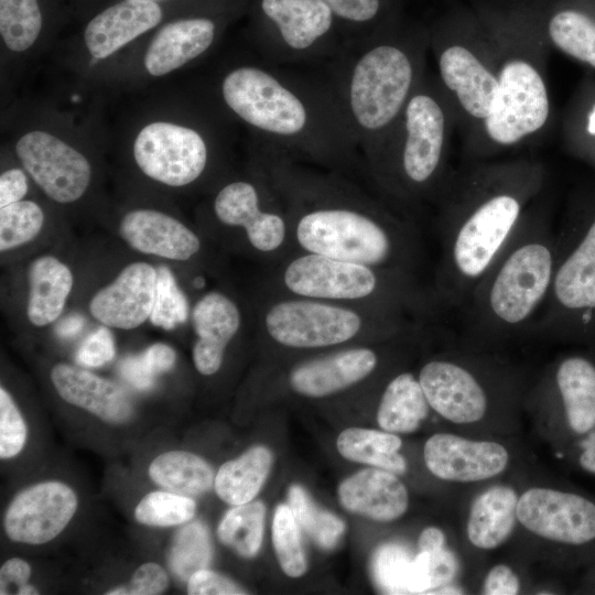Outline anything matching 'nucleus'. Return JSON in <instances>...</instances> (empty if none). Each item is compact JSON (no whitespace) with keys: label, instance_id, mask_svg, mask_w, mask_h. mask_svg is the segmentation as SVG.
<instances>
[{"label":"nucleus","instance_id":"obj_1","mask_svg":"<svg viewBox=\"0 0 595 595\" xmlns=\"http://www.w3.org/2000/svg\"><path fill=\"white\" fill-rule=\"evenodd\" d=\"M251 159L284 205L295 252L418 274L423 244L416 220L340 172L312 169L271 144L255 140Z\"/></svg>","mask_w":595,"mask_h":595},{"label":"nucleus","instance_id":"obj_2","mask_svg":"<svg viewBox=\"0 0 595 595\" xmlns=\"http://www.w3.org/2000/svg\"><path fill=\"white\" fill-rule=\"evenodd\" d=\"M550 184L549 169L537 158L461 161L452 167L432 206L441 253L430 286L444 312L461 309Z\"/></svg>","mask_w":595,"mask_h":595},{"label":"nucleus","instance_id":"obj_3","mask_svg":"<svg viewBox=\"0 0 595 595\" xmlns=\"http://www.w3.org/2000/svg\"><path fill=\"white\" fill-rule=\"evenodd\" d=\"M213 99L218 113L256 141L301 162L337 172L358 162L359 150L325 80L295 76L264 60H239L219 72Z\"/></svg>","mask_w":595,"mask_h":595},{"label":"nucleus","instance_id":"obj_4","mask_svg":"<svg viewBox=\"0 0 595 595\" xmlns=\"http://www.w3.org/2000/svg\"><path fill=\"white\" fill-rule=\"evenodd\" d=\"M497 54L498 95L488 119L462 139L461 161L491 160L531 147L551 128L550 46L528 0H472Z\"/></svg>","mask_w":595,"mask_h":595},{"label":"nucleus","instance_id":"obj_5","mask_svg":"<svg viewBox=\"0 0 595 595\" xmlns=\"http://www.w3.org/2000/svg\"><path fill=\"white\" fill-rule=\"evenodd\" d=\"M429 26L402 15L344 42L325 80L365 165L380 152L428 72Z\"/></svg>","mask_w":595,"mask_h":595},{"label":"nucleus","instance_id":"obj_6","mask_svg":"<svg viewBox=\"0 0 595 595\" xmlns=\"http://www.w3.org/2000/svg\"><path fill=\"white\" fill-rule=\"evenodd\" d=\"M555 202L551 183L457 310L470 344L493 345L526 331L543 307L556 262Z\"/></svg>","mask_w":595,"mask_h":595},{"label":"nucleus","instance_id":"obj_7","mask_svg":"<svg viewBox=\"0 0 595 595\" xmlns=\"http://www.w3.org/2000/svg\"><path fill=\"white\" fill-rule=\"evenodd\" d=\"M456 129L452 100L436 75L426 72L380 152L365 165L380 198L414 220L433 206L452 170Z\"/></svg>","mask_w":595,"mask_h":595},{"label":"nucleus","instance_id":"obj_8","mask_svg":"<svg viewBox=\"0 0 595 595\" xmlns=\"http://www.w3.org/2000/svg\"><path fill=\"white\" fill-rule=\"evenodd\" d=\"M203 106L160 101L138 111L123 131L136 169L159 185L182 190L216 175L226 154V136L216 116Z\"/></svg>","mask_w":595,"mask_h":595},{"label":"nucleus","instance_id":"obj_9","mask_svg":"<svg viewBox=\"0 0 595 595\" xmlns=\"http://www.w3.org/2000/svg\"><path fill=\"white\" fill-rule=\"evenodd\" d=\"M253 324L269 348L295 354L407 337L432 326L391 309L260 291Z\"/></svg>","mask_w":595,"mask_h":595},{"label":"nucleus","instance_id":"obj_10","mask_svg":"<svg viewBox=\"0 0 595 595\" xmlns=\"http://www.w3.org/2000/svg\"><path fill=\"white\" fill-rule=\"evenodd\" d=\"M260 292L386 307L432 325L444 311L418 274L294 252L269 266Z\"/></svg>","mask_w":595,"mask_h":595},{"label":"nucleus","instance_id":"obj_11","mask_svg":"<svg viewBox=\"0 0 595 595\" xmlns=\"http://www.w3.org/2000/svg\"><path fill=\"white\" fill-rule=\"evenodd\" d=\"M552 285L527 331L570 343L595 345V178L566 193Z\"/></svg>","mask_w":595,"mask_h":595},{"label":"nucleus","instance_id":"obj_12","mask_svg":"<svg viewBox=\"0 0 595 595\" xmlns=\"http://www.w3.org/2000/svg\"><path fill=\"white\" fill-rule=\"evenodd\" d=\"M9 150L31 181L56 204L83 199L94 181L95 131L46 105H19L6 117Z\"/></svg>","mask_w":595,"mask_h":595},{"label":"nucleus","instance_id":"obj_13","mask_svg":"<svg viewBox=\"0 0 595 595\" xmlns=\"http://www.w3.org/2000/svg\"><path fill=\"white\" fill-rule=\"evenodd\" d=\"M429 26L435 74L452 100L461 139L493 112L498 95V62L489 32L474 7L455 3Z\"/></svg>","mask_w":595,"mask_h":595},{"label":"nucleus","instance_id":"obj_14","mask_svg":"<svg viewBox=\"0 0 595 595\" xmlns=\"http://www.w3.org/2000/svg\"><path fill=\"white\" fill-rule=\"evenodd\" d=\"M248 0H188L125 51L96 79L140 84L163 78L206 57Z\"/></svg>","mask_w":595,"mask_h":595},{"label":"nucleus","instance_id":"obj_15","mask_svg":"<svg viewBox=\"0 0 595 595\" xmlns=\"http://www.w3.org/2000/svg\"><path fill=\"white\" fill-rule=\"evenodd\" d=\"M209 213L223 230L237 235L241 248L269 266L295 252L284 205L252 159L244 173L218 182Z\"/></svg>","mask_w":595,"mask_h":595},{"label":"nucleus","instance_id":"obj_16","mask_svg":"<svg viewBox=\"0 0 595 595\" xmlns=\"http://www.w3.org/2000/svg\"><path fill=\"white\" fill-rule=\"evenodd\" d=\"M252 35L273 64L334 57L343 44L336 18L323 0H255Z\"/></svg>","mask_w":595,"mask_h":595},{"label":"nucleus","instance_id":"obj_17","mask_svg":"<svg viewBox=\"0 0 595 595\" xmlns=\"http://www.w3.org/2000/svg\"><path fill=\"white\" fill-rule=\"evenodd\" d=\"M187 1L119 0L99 7L82 20V29L71 48L72 68L83 78L96 79L125 51Z\"/></svg>","mask_w":595,"mask_h":595},{"label":"nucleus","instance_id":"obj_18","mask_svg":"<svg viewBox=\"0 0 595 595\" xmlns=\"http://www.w3.org/2000/svg\"><path fill=\"white\" fill-rule=\"evenodd\" d=\"M473 358L436 357L425 361L418 379L436 413L453 423L480 421L490 402V380L498 374Z\"/></svg>","mask_w":595,"mask_h":595},{"label":"nucleus","instance_id":"obj_19","mask_svg":"<svg viewBox=\"0 0 595 595\" xmlns=\"http://www.w3.org/2000/svg\"><path fill=\"white\" fill-rule=\"evenodd\" d=\"M517 518L548 541L573 551L595 552V501L582 494L530 488L518 499Z\"/></svg>","mask_w":595,"mask_h":595},{"label":"nucleus","instance_id":"obj_20","mask_svg":"<svg viewBox=\"0 0 595 595\" xmlns=\"http://www.w3.org/2000/svg\"><path fill=\"white\" fill-rule=\"evenodd\" d=\"M73 0H0L1 74L31 64L53 43Z\"/></svg>","mask_w":595,"mask_h":595},{"label":"nucleus","instance_id":"obj_21","mask_svg":"<svg viewBox=\"0 0 595 595\" xmlns=\"http://www.w3.org/2000/svg\"><path fill=\"white\" fill-rule=\"evenodd\" d=\"M383 342L335 348L295 360L284 375L285 387L300 397L314 399L346 391L377 372Z\"/></svg>","mask_w":595,"mask_h":595},{"label":"nucleus","instance_id":"obj_22","mask_svg":"<svg viewBox=\"0 0 595 595\" xmlns=\"http://www.w3.org/2000/svg\"><path fill=\"white\" fill-rule=\"evenodd\" d=\"M77 508V497L67 485L45 482L21 491L10 504L4 529L17 542L43 544L67 526Z\"/></svg>","mask_w":595,"mask_h":595},{"label":"nucleus","instance_id":"obj_23","mask_svg":"<svg viewBox=\"0 0 595 595\" xmlns=\"http://www.w3.org/2000/svg\"><path fill=\"white\" fill-rule=\"evenodd\" d=\"M423 456L434 476L456 483L489 479L502 473L509 463V453L501 444L450 433H436L429 437Z\"/></svg>","mask_w":595,"mask_h":595},{"label":"nucleus","instance_id":"obj_24","mask_svg":"<svg viewBox=\"0 0 595 595\" xmlns=\"http://www.w3.org/2000/svg\"><path fill=\"white\" fill-rule=\"evenodd\" d=\"M158 271L138 261L126 266L89 301L91 316L107 327L133 329L143 324L153 310Z\"/></svg>","mask_w":595,"mask_h":595},{"label":"nucleus","instance_id":"obj_25","mask_svg":"<svg viewBox=\"0 0 595 595\" xmlns=\"http://www.w3.org/2000/svg\"><path fill=\"white\" fill-rule=\"evenodd\" d=\"M550 46L595 72V0H528Z\"/></svg>","mask_w":595,"mask_h":595},{"label":"nucleus","instance_id":"obj_26","mask_svg":"<svg viewBox=\"0 0 595 595\" xmlns=\"http://www.w3.org/2000/svg\"><path fill=\"white\" fill-rule=\"evenodd\" d=\"M191 320L196 336L195 368L203 376H213L221 368L228 346L242 331L245 312L235 298L212 290L197 300Z\"/></svg>","mask_w":595,"mask_h":595},{"label":"nucleus","instance_id":"obj_27","mask_svg":"<svg viewBox=\"0 0 595 595\" xmlns=\"http://www.w3.org/2000/svg\"><path fill=\"white\" fill-rule=\"evenodd\" d=\"M120 237L134 250L174 261L199 255V236L178 218L156 208L136 207L120 218Z\"/></svg>","mask_w":595,"mask_h":595},{"label":"nucleus","instance_id":"obj_28","mask_svg":"<svg viewBox=\"0 0 595 595\" xmlns=\"http://www.w3.org/2000/svg\"><path fill=\"white\" fill-rule=\"evenodd\" d=\"M565 426L577 439L595 429V360L584 354L559 359L547 378Z\"/></svg>","mask_w":595,"mask_h":595},{"label":"nucleus","instance_id":"obj_29","mask_svg":"<svg viewBox=\"0 0 595 595\" xmlns=\"http://www.w3.org/2000/svg\"><path fill=\"white\" fill-rule=\"evenodd\" d=\"M57 393L66 402L87 410L109 423H122L132 415V404L115 382L88 370L57 364L51 371Z\"/></svg>","mask_w":595,"mask_h":595},{"label":"nucleus","instance_id":"obj_30","mask_svg":"<svg viewBox=\"0 0 595 595\" xmlns=\"http://www.w3.org/2000/svg\"><path fill=\"white\" fill-rule=\"evenodd\" d=\"M338 498L345 509L377 521L401 517L409 505L405 486L397 474L382 468H365L338 486Z\"/></svg>","mask_w":595,"mask_h":595},{"label":"nucleus","instance_id":"obj_31","mask_svg":"<svg viewBox=\"0 0 595 595\" xmlns=\"http://www.w3.org/2000/svg\"><path fill=\"white\" fill-rule=\"evenodd\" d=\"M29 298L26 316L36 327L55 322L64 311L73 289L71 269L54 256L34 259L28 270Z\"/></svg>","mask_w":595,"mask_h":595},{"label":"nucleus","instance_id":"obj_32","mask_svg":"<svg viewBox=\"0 0 595 595\" xmlns=\"http://www.w3.org/2000/svg\"><path fill=\"white\" fill-rule=\"evenodd\" d=\"M518 496L506 485L493 486L472 504L467 520L470 543L483 550L501 545L512 533L517 518Z\"/></svg>","mask_w":595,"mask_h":595},{"label":"nucleus","instance_id":"obj_33","mask_svg":"<svg viewBox=\"0 0 595 595\" xmlns=\"http://www.w3.org/2000/svg\"><path fill=\"white\" fill-rule=\"evenodd\" d=\"M564 151L595 172V72L586 69L567 99L560 126Z\"/></svg>","mask_w":595,"mask_h":595},{"label":"nucleus","instance_id":"obj_34","mask_svg":"<svg viewBox=\"0 0 595 595\" xmlns=\"http://www.w3.org/2000/svg\"><path fill=\"white\" fill-rule=\"evenodd\" d=\"M430 408L418 376L401 371L392 376L382 390L377 421L383 431L411 433L428 416Z\"/></svg>","mask_w":595,"mask_h":595},{"label":"nucleus","instance_id":"obj_35","mask_svg":"<svg viewBox=\"0 0 595 595\" xmlns=\"http://www.w3.org/2000/svg\"><path fill=\"white\" fill-rule=\"evenodd\" d=\"M272 465V453L255 446L236 459L224 463L215 477L218 497L230 505H242L257 496Z\"/></svg>","mask_w":595,"mask_h":595},{"label":"nucleus","instance_id":"obj_36","mask_svg":"<svg viewBox=\"0 0 595 595\" xmlns=\"http://www.w3.org/2000/svg\"><path fill=\"white\" fill-rule=\"evenodd\" d=\"M339 454L353 462L367 464L401 475L407 469L399 454L402 445L396 433L360 428L346 429L337 437Z\"/></svg>","mask_w":595,"mask_h":595},{"label":"nucleus","instance_id":"obj_37","mask_svg":"<svg viewBox=\"0 0 595 595\" xmlns=\"http://www.w3.org/2000/svg\"><path fill=\"white\" fill-rule=\"evenodd\" d=\"M149 475L163 488L188 497L206 493L214 480L210 465L184 451H171L155 457L150 464Z\"/></svg>","mask_w":595,"mask_h":595},{"label":"nucleus","instance_id":"obj_38","mask_svg":"<svg viewBox=\"0 0 595 595\" xmlns=\"http://www.w3.org/2000/svg\"><path fill=\"white\" fill-rule=\"evenodd\" d=\"M333 11L347 41L367 37L401 14V0H323Z\"/></svg>","mask_w":595,"mask_h":595},{"label":"nucleus","instance_id":"obj_39","mask_svg":"<svg viewBox=\"0 0 595 595\" xmlns=\"http://www.w3.org/2000/svg\"><path fill=\"white\" fill-rule=\"evenodd\" d=\"M266 507L261 501H249L228 510L220 521L219 540L245 558L255 556L262 543Z\"/></svg>","mask_w":595,"mask_h":595},{"label":"nucleus","instance_id":"obj_40","mask_svg":"<svg viewBox=\"0 0 595 595\" xmlns=\"http://www.w3.org/2000/svg\"><path fill=\"white\" fill-rule=\"evenodd\" d=\"M288 505L301 530L321 548L333 549L339 541L344 522L334 513L321 509L300 485H292L288 491Z\"/></svg>","mask_w":595,"mask_h":595},{"label":"nucleus","instance_id":"obj_41","mask_svg":"<svg viewBox=\"0 0 595 595\" xmlns=\"http://www.w3.org/2000/svg\"><path fill=\"white\" fill-rule=\"evenodd\" d=\"M45 221L42 206L32 199H21L0 207V250L19 248L41 232Z\"/></svg>","mask_w":595,"mask_h":595},{"label":"nucleus","instance_id":"obj_42","mask_svg":"<svg viewBox=\"0 0 595 595\" xmlns=\"http://www.w3.org/2000/svg\"><path fill=\"white\" fill-rule=\"evenodd\" d=\"M212 559V545L206 527L194 521L182 528L173 541L170 569L182 580L206 569Z\"/></svg>","mask_w":595,"mask_h":595},{"label":"nucleus","instance_id":"obj_43","mask_svg":"<svg viewBox=\"0 0 595 595\" xmlns=\"http://www.w3.org/2000/svg\"><path fill=\"white\" fill-rule=\"evenodd\" d=\"M457 570L455 555L445 547L432 552L419 551L411 562L407 593L431 594L448 585L456 576Z\"/></svg>","mask_w":595,"mask_h":595},{"label":"nucleus","instance_id":"obj_44","mask_svg":"<svg viewBox=\"0 0 595 595\" xmlns=\"http://www.w3.org/2000/svg\"><path fill=\"white\" fill-rule=\"evenodd\" d=\"M272 542L283 572L291 577L301 576L306 570L301 528L289 505L275 508L272 521Z\"/></svg>","mask_w":595,"mask_h":595},{"label":"nucleus","instance_id":"obj_45","mask_svg":"<svg viewBox=\"0 0 595 595\" xmlns=\"http://www.w3.org/2000/svg\"><path fill=\"white\" fill-rule=\"evenodd\" d=\"M196 504L188 496L176 493L152 491L144 496L134 510L136 519L153 527H172L191 520Z\"/></svg>","mask_w":595,"mask_h":595},{"label":"nucleus","instance_id":"obj_46","mask_svg":"<svg viewBox=\"0 0 595 595\" xmlns=\"http://www.w3.org/2000/svg\"><path fill=\"white\" fill-rule=\"evenodd\" d=\"M156 290L150 322L166 331L186 322L188 303L173 273L165 266L158 269Z\"/></svg>","mask_w":595,"mask_h":595},{"label":"nucleus","instance_id":"obj_47","mask_svg":"<svg viewBox=\"0 0 595 595\" xmlns=\"http://www.w3.org/2000/svg\"><path fill=\"white\" fill-rule=\"evenodd\" d=\"M412 558L399 544L380 545L372 558V574L377 586L387 594H408L407 582Z\"/></svg>","mask_w":595,"mask_h":595},{"label":"nucleus","instance_id":"obj_48","mask_svg":"<svg viewBox=\"0 0 595 595\" xmlns=\"http://www.w3.org/2000/svg\"><path fill=\"white\" fill-rule=\"evenodd\" d=\"M26 440V426L8 391L0 388V457L18 455Z\"/></svg>","mask_w":595,"mask_h":595},{"label":"nucleus","instance_id":"obj_49","mask_svg":"<svg viewBox=\"0 0 595 595\" xmlns=\"http://www.w3.org/2000/svg\"><path fill=\"white\" fill-rule=\"evenodd\" d=\"M169 585L165 571L156 563H144L133 573L127 586L107 592V595H158Z\"/></svg>","mask_w":595,"mask_h":595},{"label":"nucleus","instance_id":"obj_50","mask_svg":"<svg viewBox=\"0 0 595 595\" xmlns=\"http://www.w3.org/2000/svg\"><path fill=\"white\" fill-rule=\"evenodd\" d=\"M115 356V343L107 326L97 328L80 345L76 360L85 367H99Z\"/></svg>","mask_w":595,"mask_h":595},{"label":"nucleus","instance_id":"obj_51","mask_svg":"<svg viewBox=\"0 0 595 595\" xmlns=\"http://www.w3.org/2000/svg\"><path fill=\"white\" fill-rule=\"evenodd\" d=\"M187 593L191 595H241L247 594L227 577L207 569L195 572L187 580Z\"/></svg>","mask_w":595,"mask_h":595},{"label":"nucleus","instance_id":"obj_52","mask_svg":"<svg viewBox=\"0 0 595 595\" xmlns=\"http://www.w3.org/2000/svg\"><path fill=\"white\" fill-rule=\"evenodd\" d=\"M29 174L19 164L0 174V207L24 199L30 190Z\"/></svg>","mask_w":595,"mask_h":595},{"label":"nucleus","instance_id":"obj_53","mask_svg":"<svg viewBox=\"0 0 595 595\" xmlns=\"http://www.w3.org/2000/svg\"><path fill=\"white\" fill-rule=\"evenodd\" d=\"M520 591V581L513 570L506 564H497L487 573L483 594L486 595H516Z\"/></svg>","mask_w":595,"mask_h":595},{"label":"nucleus","instance_id":"obj_54","mask_svg":"<svg viewBox=\"0 0 595 595\" xmlns=\"http://www.w3.org/2000/svg\"><path fill=\"white\" fill-rule=\"evenodd\" d=\"M31 575V567L22 559L13 558L2 564L0 570V594H19L20 589L28 584Z\"/></svg>","mask_w":595,"mask_h":595},{"label":"nucleus","instance_id":"obj_55","mask_svg":"<svg viewBox=\"0 0 595 595\" xmlns=\"http://www.w3.org/2000/svg\"><path fill=\"white\" fill-rule=\"evenodd\" d=\"M123 378L139 389H147L153 385L154 374L148 367L142 355L126 358L120 365Z\"/></svg>","mask_w":595,"mask_h":595},{"label":"nucleus","instance_id":"obj_56","mask_svg":"<svg viewBox=\"0 0 595 595\" xmlns=\"http://www.w3.org/2000/svg\"><path fill=\"white\" fill-rule=\"evenodd\" d=\"M150 370L155 375L170 370L175 363V351L165 344H154L150 346L143 354Z\"/></svg>","mask_w":595,"mask_h":595},{"label":"nucleus","instance_id":"obj_57","mask_svg":"<svg viewBox=\"0 0 595 595\" xmlns=\"http://www.w3.org/2000/svg\"><path fill=\"white\" fill-rule=\"evenodd\" d=\"M576 462L588 474L595 475V429L578 437Z\"/></svg>","mask_w":595,"mask_h":595},{"label":"nucleus","instance_id":"obj_58","mask_svg":"<svg viewBox=\"0 0 595 595\" xmlns=\"http://www.w3.org/2000/svg\"><path fill=\"white\" fill-rule=\"evenodd\" d=\"M445 536L443 531L436 527L425 528L418 541L419 551L432 552L444 548Z\"/></svg>","mask_w":595,"mask_h":595},{"label":"nucleus","instance_id":"obj_59","mask_svg":"<svg viewBox=\"0 0 595 595\" xmlns=\"http://www.w3.org/2000/svg\"><path fill=\"white\" fill-rule=\"evenodd\" d=\"M115 1H119V0H73L72 13L74 17L78 18L82 21L99 7L106 3L115 2ZM143 1L172 2V1H177V0H143Z\"/></svg>","mask_w":595,"mask_h":595},{"label":"nucleus","instance_id":"obj_60","mask_svg":"<svg viewBox=\"0 0 595 595\" xmlns=\"http://www.w3.org/2000/svg\"><path fill=\"white\" fill-rule=\"evenodd\" d=\"M36 594H39V591L30 584L24 585L19 592V595H36Z\"/></svg>","mask_w":595,"mask_h":595},{"label":"nucleus","instance_id":"obj_61","mask_svg":"<svg viewBox=\"0 0 595 595\" xmlns=\"http://www.w3.org/2000/svg\"><path fill=\"white\" fill-rule=\"evenodd\" d=\"M455 1H472V0H455Z\"/></svg>","mask_w":595,"mask_h":595},{"label":"nucleus","instance_id":"obj_62","mask_svg":"<svg viewBox=\"0 0 595 595\" xmlns=\"http://www.w3.org/2000/svg\"><path fill=\"white\" fill-rule=\"evenodd\" d=\"M595 573V572H594Z\"/></svg>","mask_w":595,"mask_h":595}]
</instances>
